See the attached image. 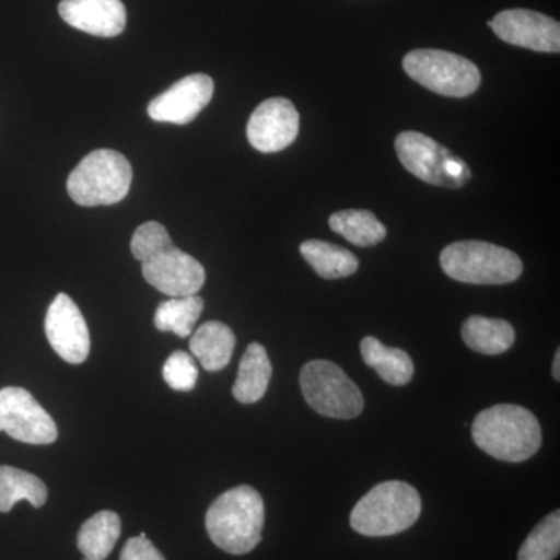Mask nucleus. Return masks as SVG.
Segmentation results:
<instances>
[{
    "mask_svg": "<svg viewBox=\"0 0 560 560\" xmlns=\"http://www.w3.org/2000/svg\"><path fill=\"white\" fill-rule=\"evenodd\" d=\"M83 560H88V559H84V558H83Z\"/></svg>",
    "mask_w": 560,
    "mask_h": 560,
    "instance_id": "obj_30",
    "label": "nucleus"
},
{
    "mask_svg": "<svg viewBox=\"0 0 560 560\" xmlns=\"http://www.w3.org/2000/svg\"><path fill=\"white\" fill-rule=\"evenodd\" d=\"M441 268L448 278L474 285H503L522 276L517 254L492 243L466 241L448 245L441 253Z\"/></svg>",
    "mask_w": 560,
    "mask_h": 560,
    "instance_id": "obj_4",
    "label": "nucleus"
},
{
    "mask_svg": "<svg viewBox=\"0 0 560 560\" xmlns=\"http://www.w3.org/2000/svg\"><path fill=\"white\" fill-rule=\"evenodd\" d=\"M120 560H165L161 551L154 547L147 534L142 533L138 537H132L125 544L121 550Z\"/></svg>",
    "mask_w": 560,
    "mask_h": 560,
    "instance_id": "obj_28",
    "label": "nucleus"
},
{
    "mask_svg": "<svg viewBox=\"0 0 560 560\" xmlns=\"http://www.w3.org/2000/svg\"><path fill=\"white\" fill-rule=\"evenodd\" d=\"M404 69L412 80L427 90L463 98L480 88L481 72L467 58L452 51L418 49L405 55Z\"/></svg>",
    "mask_w": 560,
    "mask_h": 560,
    "instance_id": "obj_6",
    "label": "nucleus"
},
{
    "mask_svg": "<svg viewBox=\"0 0 560 560\" xmlns=\"http://www.w3.org/2000/svg\"><path fill=\"white\" fill-rule=\"evenodd\" d=\"M173 245L171 234L158 221H147L140 224L131 238V253L136 260H143L156 254L158 250Z\"/></svg>",
    "mask_w": 560,
    "mask_h": 560,
    "instance_id": "obj_26",
    "label": "nucleus"
},
{
    "mask_svg": "<svg viewBox=\"0 0 560 560\" xmlns=\"http://www.w3.org/2000/svg\"><path fill=\"white\" fill-rule=\"evenodd\" d=\"M265 526L264 499L250 486L221 493L206 514V530L220 550L248 555L261 541Z\"/></svg>",
    "mask_w": 560,
    "mask_h": 560,
    "instance_id": "obj_2",
    "label": "nucleus"
},
{
    "mask_svg": "<svg viewBox=\"0 0 560 560\" xmlns=\"http://www.w3.org/2000/svg\"><path fill=\"white\" fill-rule=\"evenodd\" d=\"M422 511L418 490L405 481L372 488L353 508L350 526L368 537H388L411 528Z\"/></svg>",
    "mask_w": 560,
    "mask_h": 560,
    "instance_id": "obj_3",
    "label": "nucleus"
},
{
    "mask_svg": "<svg viewBox=\"0 0 560 560\" xmlns=\"http://www.w3.org/2000/svg\"><path fill=\"white\" fill-rule=\"evenodd\" d=\"M300 132V113L289 98L275 97L260 103L246 127L253 149L260 153L285 150Z\"/></svg>",
    "mask_w": 560,
    "mask_h": 560,
    "instance_id": "obj_13",
    "label": "nucleus"
},
{
    "mask_svg": "<svg viewBox=\"0 0 560 560\" xmlns=\"http://www.w3.org/2000/svg\"><path fill=\"white\" fill-rule=\"evenodd\" d=\"M301 389L313 410L326 418L353 419L364 408L359 386L331 361H308L301 371Z\"/></svg>",
    "mask_w": 560,
    "mask_h": 560,
    "instance_id": "obj_7",
    "label": "nucleus"
},
{
    "mask_svg": "<svg viewBox=\"0 0 560 560\" xmlns=\"http://www.w3.org/2000/svg\"><path fill=\"white\" fill-rule=\"evenodd\" d=\"M463 340L471 350L485 355H500L512 348L515 330L508 320L470 316L460 329Z\"/></svg>",
    "mask_w": 560,
    "mask_h": 560,
    "instance_id": "obj_20",
    "label": "nucleus"
},
{
    "mask_svg": "<svg viewBox=\"0 0 560 560\" xmlns=\"http://www.w3.org/2000/svg\"><path fill=\"white\" fill-rule=\"evenodd\" d=\"M51 349L70 364H81L91 352V335L79 305L66 293L57 294L46 315Z\"/></svg>",
    "mask_w": 560,
    "mask_h": 560,
    "instance_id": "obj_12",
    "label": "nucleus"
},
{
    "mask_svg": "<svg viewBox=\"0 0 560 560\" xmlns=\"http://www.w3.org/2000/svg\"><path fill=\"white\" fill-rule=\"evenodd\" d=\"M58 11L70 27L101 38L119 36L127 25L120 0H62Z\"/></svg>",
    "mask_w": 560,
    "mask_h": 560,
    "instance_id": "obj_15",
    "label": "nucleus"
},
{
    "mask_svg": "<svg viewBox=\"0 0 560 560\" xmlns=\"http://www.w3.org/2000/svg\"><path fill=\"white\" fill-rule=\"evenodd\" d=\"M205 301L198 294L172 298L160 304L154 313V326L161 331H172L180 338L190 337L195 324L200 319Z\"/></svg>",
    "mask_w": 560,
    "mask_h": 560,
    "instance_id": "obj_24",
    "label": "nucleus"
},
{
    "mask_svg": "<svg viewBox=\"0 0 560 560\" xmlns=\"http://www.w3.org/2000/svg\"><path fill=\"white\" fill-rule=\"evenodd\" d=\"M471 438L492 458L523 463L539 452L541 429L539 420L526 408L501 404L475 418Z\"/></svg>",
    "mask_w": 560,
    "mask_h": 560,
    "instance_id": "obj_1",
    "label": "nucleus"
},
{
    "mask_svg": "<svg viewBox=\"0 0 560 560\" xmlns=\"http://www.w3.org/2000/svg\"><path fill=\"white\" fill-rule=\"evenodd\" d=\"M364 363L393 386H405L415 375V363L405 350L388 348L377 338H363L360 345Z\"/></svg>",
    "mask_w": 560,
    "mask_h": 560,
    "instance_id": "obj_18",
    "label": "nucleus"
},
{
    "mask_svg": "<svg viewBox=\"0 0 560 560\" xmlns=\"http://www.w3.org/2000/svg\"><path fill=\"white\" fill-rule=\"evenodd\" d=\"M560 552V512L548 514L523 541L518 560H555Z\"/></svg>",
    "mask_w": 560,
    "mask_h": 560,
    "instance_id": "obj_25",
    "label": "nucleus"
},
{
    "mask_svg": "<svg viewBox=\"0 0 560 560\" xmlns=\"http://www.w3.org/2000/svg\"><path fill=\"white\" fill-rule=\"evenodd\" d=\"M121 534V521L113 511H101L81 525L77 547L88 560H106Z\"/></svg>",
    "mask_w": 560,
    "mask_h": 560,
    "instance_id": "obj_19",
    "label": "nucleus"
},
{
    "mask_svg": "<svg viewBox=\"0 0 560 560\" xmlns=\"http://www.w3.org/2000/svg\"><path fill=\"white\" fill-rule=\"evenodd\" d=\"M162 377L175 390H191L198 382V368L190 353L176 350L162 368Z\"/></svg>",
    "mask_w": 560,
    "mask_h": 560,
    "instance_id": "obj_27",
    "label": "nucleus"
},
{
    "mask_svg": "<svg viewBox=\"0 0 560 560\" xmlns=\"http://www.w3.org/2000/svg\"><path fill=\"white\" fill-rule=\"evenodd\" d=\"M272 374L267 350L259 342H253L243 353L237 378L232 386V396L241 404H256L267 394Z\"/></svg>",
    "mask_w": 560,
    "mask_h": 560,
    "instance_id": "obj_17",
    "label": "nucleus"
},
{
    "mask_svg": "<svg viewBox=\"0 0 560 560\" xmlns=\"http://www.w3.org/2000/svg\"><path fill=\"white\" fill-rule=\"evenodd\" d=\"M490 28L504 43L545 54H559L560 24L539 11L512 9L497 14Z\"/></svg>",
    "mask_w": 560,
    "mask_h": 560,
    "instance_id": "obj_11",
    "label": "nucleus"
},
{
    "mask_svg": "<svg viewBox=\"0 0 560 560\" xmlns=\"http://www.w3.org/2000/svg\"><path fill=\"white\" fill-rule=\"evenodd\" d=\"M212 95L213 80L206 73H194L154 97L149 105V116L162 124H190L209 105Z\"/></svg>",
    "mask_w": 560,
    "mask_h": 560,
    "instance_id": "obj_14",
    "label": "nucleus"
},
{
    "mask_svg": "<svg viewBox=\"0 0 560 560\" xmlns=\"http://www.w3.org/2000/svg\"><path fill=\"white\" fill-rule=\"evenodd\" d=\"M235 335L226 324L208 320L190 338V352L208 372H219L230 364Z\"/></svg>",
    "mask_w": 560,
    "mask_h": 560,
    "instance_id": "obj_16",
    "label": "nucleus"
},
{
    "mask_svg": "<svg viewBox=\"0 0 560 560\" xmlns=\"http://www.w3.org/2000/svg\"><path fill=\"white\" fill-rule=\"evenodd\" d=\"M560 350L556 352L555 355V363H552V377H555V381H560Z\"/></svg>",
    "mask_w": 560,
    "mask_h": 560,
    "instance_id": "obj_29",
    "label": "nucleus"
},
{
    "mask_svg": "<svg viewBox=\"0 0 560 560\" xmlns=\"http://www.w3.org/2000/svg\"><path fill=\"white\" fill-rule=\"evenodd\" d=\"M301 254L308 265L324 279H341L359 270V259L350 250L320 241L301 245Z\"/></svg>",
    "mask_w": 560,
    "mask_h": 560,
    "instance_id": "obj_23",
    "label": "nucleus"
},
{
    "mask_svg": "<svg viewBox=\"0 0 560 560\" xmlns=\"http://www.w3.org/2000/svg\"><path fill=\"white\" fill-rule=\"evenodd\" d=\"M396 151L401 165L423 183L458 189L470 179L466 162L422 132H400Z\"/></svg>",
    "mask_w": 560,
    "mask_h": 560,
    "instance_id": "obj_8",
    "label": "nucleus"
},
{
    "mask_svg": "<svg viewBox=\"0 0 560 560\" xmlns=\"http://www.w3.org/2000/svg\"><path fill=\"white\" fill-rule=\"evenodd\" d=\"M142 275L151 287L171 298L197 294L206 282V271L200 261L175 245L143 260Z\"/></svg>",
    "mask_w": 560,
    "mask_h": 560,
    "instance_id": "obj_10",
    "label": "nucleus"
},
{
    "mask_svg": "<svg viewBox=\"0 0 560 560\" xmlns=\"http://www.w3.org/2000/svg\"><path fill=\"white\" fill-rule=\"evenodd\" d=\"M47 497V486L35 475L16 467L0 466V512H10L20 501H28L33 508H43Z\"/></svg>",
    "mask_w": 560,
    "mask_h": 560,
    "instance_id": "obj_21",
    "label": "nucleus"
},
{
    "mask_svg": "<svg viewBox=\"0 0 560 560\" xmlns=\"http://www.w3.org/2000/svg\"><path fill=\"white\" fill-rule=\"evenodd\" d=\"M0 431L32 445L54 444L58 438L57 423L49 412L27 389L18 386L0 389Z\"/></svg>",
    "mask_w": 560,
    "mask_h": 560,
    "instance_id": "obj_9",
    "label": "nucleus"
},
{
    "mask_svg": "<svg viewBox=\"0 0 560 560\" xmlns=\"http://www.w3.org/2000/svg\"><path fill=\"white\" fill-rule=\"evenodd\" d=\"M330 230L361 248L378 245L385 241L386 228L371 210H338L329 220Z\"/></svg>",
    "mask_w": 560,
    "mask_h": 560,
    "instance_id": "obj_22",
    "label": "nucleus"
},
{
    "mask_svg": "<svg viewBox=\"0 0 560 560\" xmlns=\"http://www.w3.org/2000/svg\"><path fill=\"white\" fill-rule=\"evenodd\" d=\"M132 168L119 151H92L73 168L68 179L70 198L80 206H110L130 191Z\"/></svg>",
    "mask_w": 560,
    "mask_h": 560,
    "instance_id": "obj_5",
    "label": "nucleus"
}]
</instances>
